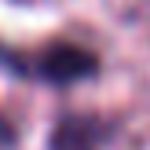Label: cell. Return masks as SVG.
<instances>
[{"label":"cell","instance_id":"obj_2","mask_svg":"<svg viewBox=\"0 0 150 150\" xmlns=\"http://www.w3.org/2000/svg\"><path fill=\"white\" fill-rule=\"evenodd\" d=\"M106 128L92 117H62L48 136V150H99Z\"/></svg>","mask_w":150,"mask_h":150},{"label":"cell","instance_id":"obj_1","mask_svg":"<svg viewBox=\"0 0 150 150\" xmlns=\"http://www.w3.org/2000/svg\"><path fill=\"white\" fill-rule=\"evenodd\" d=\"M18 77H33L40 84H51V88H70V84L99 77V55L81 48V44L55 40L44 51H37V55H22Z\"/></svg>","mask_w":150,"mask_h":150},{"label":"cell","instance_id":"obj_4","mask_svg":"<svg viewBox=\"0 0 150 150\" xmlns=\"http://www.w3.org/2000/svg\"><path fill=\"white\" fill-rule=\"evenodd\" d=\"M0 70H11L15 77H18V73H22V55H11V51L0 44Z\"/></svg>","mask_w":150,"mask_h":150},{"label":"cell","instance_id":"obj_3","mask_svg":"<svg viewBox=\"0 0 150 150\" xmlns=\"http://www.w3.org/2000/svg\"><path fill=\"white\" fill-rule=\"evenodd\" d=\"M18 143V132H15V125L7 121V117H0V150H15Z\"/></svg>","mask_w":150,"mask_h":150}]
</instances>
